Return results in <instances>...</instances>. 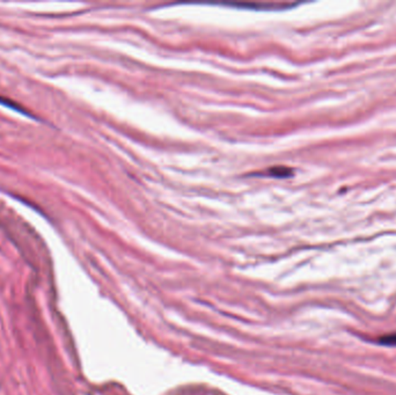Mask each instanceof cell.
I'll use <instances>...</instances> for the list:
<instances>
[{
    "mask_svg": "<svg viewBox=\"0 0 396 395\" xmlns=\"http://www.w3.org/2000/svg\"><path fill=\"white\" fill-rule=\"evenodd\" d=\"M0 104H1V106H4V107L16 110V112L22 114V115H25V117H32V119H34V117H32V115H31L28 112H26L23 108L20 107L19 104H16V102H13V101L7 100V99H4V97H0Z\"/></svg>",
    "mask_w": 396,
    "mask_h": 395,
    "instance_id": "cell-1",
    "label": "cell"
},
{
    "mask_svg": "<svg viewBox=\"0 0 396 395\" xmlns=\"http://www.w3.org/2000/svg\"><path fill=\"white\" fill-rule=\"evenodd\" d=\"M379 343L383 345H388V347H396V332L392 334H387V335L381 336L379 337Z\"/></svg>",
    "mask_w": 396,
    "mask_h": 395,
    "instance_id": "cell-2",
    "label": "cell"
}]
</instances>
